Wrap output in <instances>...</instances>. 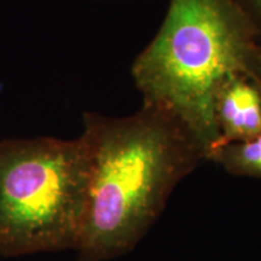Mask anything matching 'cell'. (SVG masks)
Masks as SVG:
<instances>
[{
	"label": "cell",
	"mask_w": 261,
	"mask_h": 261,
	"mask_svg": "<svg viewBox=\"0 0 261 261\" xmlns=\"http://www.w3.org/2000/svg\"><path fill=\"white\" fill-rule=\"evenodd\" d=\"M87 205L77 261H109L135 249L169 196L204 160L171 114L143 104L126 117L84 115Z\"/></svg>",
	"instance_id": "obj_1"
},
{
	"label": "cell",
	"mask_w": 261,
	"mask_h": 261,
	"mask_svg": "<svg viewBox=\"0 0 261 261\" xmlns=\"http://www.w3.org/2000/svg\"><path fill=\"white\" fill-rule=\"evenodd\" d=\"M259 33L240 0H169L165 22L132 68L146 106L171 114L210 160L219 143L215 97L254 71Z\"/></svg>",
	"instance_id": "obj_2"
},
{
	"label": "cell",
	"mask_w": 261,
	"mask_h": 261,
	"mask_svg": "<svg viewBox=\"0 0 261 261\" xmlns=\"http://www.w3.org/2000/svg\"><path fill=\"white\" fill-rule=\"evenodd\" d=\"M81 137L0 142V255L76 250L87 205Z\"/></svg>",
	"instance_id": "obj_3"
},
{
	"label": "cell",
	"mask_w": 261,
	"mask_h": 261,
	"mask_svg": "<svg viewBox=\"0 0 261 261\" xmlns=\"http://www.w3.org/2000/svg\"><path fill=\"white\" fill-rule=\"evenodd\" d=\"M214 116L220 136L217 149L231 143L246 142L260 135L261 80L259 76L252 71L230 77L215 97Z\"/></svg>",
	"instance_id": "obj_4"
},
{
	"label": "cell",
	"mask_w": 261,
	"mask_h": 261,
	"mask_svg": "<svg viewBox=\"0 0 261 261\" xmlns=\"http://www.w3.org/2000/svg\"><path fill=\"white\" fill-rule=\"evenodd\" d=\"M210 161L236 177L261 179V133L246 142L220 146L212 154Z\"/></svg>",
	"instance_id": "obj_5"
},
{
	"label": "cell",
	"mask_w": 261,
	"mask_h": 261,
	"mask_svg": "<svg viewBox=\"0 0 261 261\" xmlns=\"http://www.w3.org/2000/svg\"><path fill=\"white\" fill-rule=\"evenodd\" d=\"M240 3L255 25L261 42V0H240Z\"/></svg>",
	"instance_id": "obj_6"
},
{
	"label": "cell",
	"mask_w": 261,
	"mask_h": 261,
	"mask_svg": "<svg viewBox=\"0 0 261 261\" xmlns=\"http://www.w3.org/2000/svg\"><path fill=\"white\" fill-rule=\"evenodd\" d=\"M254 73H255L261 80V44L257 47L255 54V60H254Z\"/></svg>",
	"instance_id": "obj_7"
}]
</instances>
